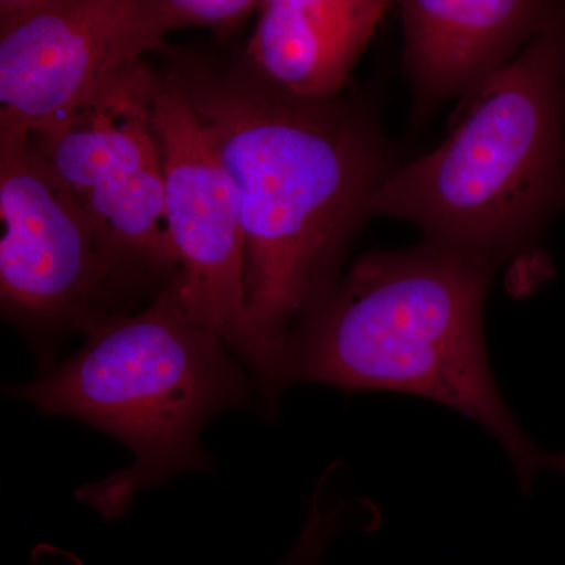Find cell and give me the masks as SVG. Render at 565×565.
I'll use <instances>...</instances> for the list:
<instances>
[{"mask_svg": "<svg viewBox=\"0 0 565 565\" xmlns=\"http://www.w3.org/2000/svg\"><path fill=\"white\" fill-rule=\"evenodd\" d=\"M172 76L236 188L245 322L237 349L277 414L289 333L338 280L344 253L396 169L373 114L340 96L300 99L245 74Z\"/></svg>", "mask_w": 565, "mask_h": 565, "instance_id": "1", "label": "cell"}, {"mask_svg": "<svg viewBox=\"0 0 565 565\" xmlns=\"http://www.w3.org/2000/svg\"><path fill=\"white\" fill-rule=\"evenodd\" d=\"M493 274L424 241L367 253L294 326L282 352V392L310 382L415 394L484 427L525 492L545 471L565 475V452L535 445L494 384L484 340Z\"/></svg>", "mask_w": 565, "mask_h": 565, "instance_id": "2", "label": "cell"}, {"mask_svg": "<svg viewBox=\"0 0 565 565\" xmlns=\"http://www.w3.org/2000/svg\"><path fill=\"white\" fill-rule=\"evenodd\" d=\"M237 359L182 311L167 286L140 313L104 318L79 351L9 394L43 415L90 424L132 452L131 467L77 492L111 519L141 490L214 467L200 441L203 427L259 396Z\"/></svg>", "mask_w": 565, "mask_h": 565, "instance_id": "3", "label": "cell"}, {"mask_svg": "<svg viewBox=\"0 0 565 565\" xmlns=\"http://www.w3.org/2000/svg\"><path fill=\"white\" fill-rule=\"evenodd\" d=\"M467 99L440 147L390 173L373 215L412 222L424 243L497 270L535 258L565 211V99L548 21Z\"/></svg>", "mask_w": 565, "mask_h": 565, "instance_id": "4", "label": "cell"}, {"mask_svg": "<svg viewBox=\"0 0 565 565\" xmlns=\"http://www.w3.org/2000/svg\"><path fill=\"white\" fill-rule=\"evenodd\" d=\"M158 79L145 61L134 63L70 110L25 131L118 267L132 262L177 275L152 115Z\"/></svg>", "mask_w": 565, "mask_h": 565, "instance_id": "5", "label": "cell"}, {"mask_svg": "<svg viewBox=\"0 0 565 565\" xmlns=\"http://www.w3.org/2000/svg\"><path fill=\"white\" fill-rule=\"evenodd\" d=\"M0 292L3 313L29 334L44 370L66 330L103 321L95 299L118 264L93 223L29 143L0 122Z\"/></svg>", "mask_w": 565, "mask_h": 565, "instance_id": "6", "label": "cell"}, {"mask_svg": "<svg viewBox=\"0 0 565 565\" xmlns=\"http://www.w3.org/2000/svg\"><path fill=\"white\" fill-rule=\"evenodd\" d=\"M172 31L166 0H43L0 18V122L39 128Z\"/></svg>", "mask_w": 565, "mask_h": 565, "instance_id": "7", "label": "cell"}, {"mask_svg": "<svg viewBox=\"0 0 565 565\" xmlns=\"http://www.w3.org/2000/svg\"><path fill=\"white\" fill-rule=\"evenodd\" d=\"M152 115L178 262L169 289L193 322L217 334L237 355L245 322L239 196L172 73L159 76Z\"/></svg>", "mask_w": 565, "mask_h": 565, "instance_id": "8", "label": "cell"}, {"mask_svg": "<svg viewBox=\"0 0 565 565\" xmlns=\"http://www.w3.org/2000/svg\"><path fill=\"white\" fill-rule=\"evenodd\" d=\"M416 114L473 95L545 28L553 0H397Z\"/></svg>", "mask_w": 565, "mask_h": 565, "instance_id": "9", "label": "cell"}, {"mask_svg": "<svg viewBox=\"0 0 565 565\" xmlns=\"http://www.w3.org/2000/svg\"><path fill=\"white\" fill-rule=\"evenodd\" d=\"M393 0H263L245 71L300 99L340 95Z\"/></svg>", "mask_w": 565, "mask_h": 565, "instance_id": "10", "label": "cell"}, {"mask_svg": "<svg viewBox=\"0 0 565 565\" xmlns=\"http://www.w3.org/2000/svg\"><path fill=\"white\" fill-rule=\"evenodd\" d=\"M548 25L555 36L557 68L565 99V0H553Z\"/></svg>", "mask_w": 565, "mask_h": 565, "instance_id": "11", "label": "cell"}, {"mask_svg": "<svg viewBox=\"0 0 565 565\" xmlns=\"http://www.w3.org/2000/svg\"><path fill=\"white\" fill-rule=\"evenodd\" d=\"M280 565H322V561L311 550L305 548V546H296Z\"/></svg>", "mask_w": 565, "mask_h": 565, "instance_id": "12", "label": "cell"}, {"mask_svg": "<svg viewBox=\"0 0 565 565\" xmlns=\"http://www.w3.org/2000/svg\"><path fill=\"white\" fill-rule=\"evenodd\" d=\"M40 2H43V0H0V18L9 17V14L17 13V11L28 9V7Z\"/></svg>", "mask_w": 565, "mask_h": 565, "instance_id": "13", "label": "cell"}]
</instances>
